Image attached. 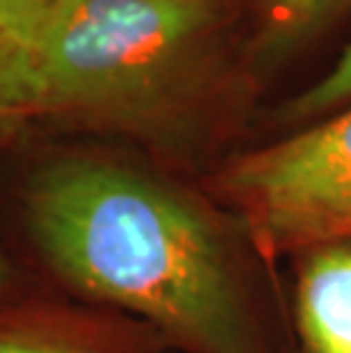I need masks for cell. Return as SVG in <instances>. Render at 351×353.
I'll return each instance as SVG.
<instances>
[{"label":"cell","instance_id":"277c9868","mask_svg":"<svg viewBox=\"0 0 351 353\" xmlns=\"http://www.w3.org/2000/svg\"><path fill=\"white\" fill-rule=\"evenodd\" d=\"M297 326L305 353H351V242L305 253L297 281Z\"/></svg>","mask_w":351,"mask_h":353},{"label":"cell","instance_id":"5b68a950","mask_svg":"<svg viewBox=\"0 0 351 353\" xmlns=\"http://www.w3.org/2000/svg\"><path fill=\"white\" fill-rule=\"evenodd\" d=\"M30 114H39L32 55L0 39V128Z\"/></svg>","mask_w":351,"mask_h":353},{"label":"cell","instance_id":"52a82bcc","mask_svg":"<svg viewBox=\"0 0 351 353\" xmlns=\"http://www.w3.org/2000/svg\"><path fill=\"white\" fill-rule=\"evenodd\" d=\"M351 101V46L342 52L335 66L319 78L310 89L299 94L290 103L288 117L290 119H310L322 117L335 108H342Z\"/></svg>","mask_w":351,"mask_h":353},{"label":"cell","instance_id":"30bf717a","mask_svg":"<svg viewBox=\"0 0 351 353\" xmlns=\"http://www.w3.org/2000/svg\"><path fill=\"white\" fill-rule=\"evenodd\" d=\"M12 281V269H10V262H7V258L3 255V251H0V292H3L7 285H10Z\"/></svg>","mask_w":351,"mask_h":353},{"label":"cell","instance_id":"ba28073f","mask_svg":"<svg viewBox=\"0 0 351 353\" xmlns=\"http://www.w3.org/2000/svg\"><path fill=\"white\" fill-rule=\"evenodd\" d=\"M53 0H0V39L32 55V46Z\"/></svg>","mask_w":351,"mask_h":353},{"label":"cell","instance_id":"7a4b0ae2","mask_svg":"<svg viewBox=\"0 0 351 353\" xmlns=\"http://www.w3.org/2000/svg\"><path fill=\"white\" fill-rule=\"evenodd\" d=\"M217 0H53L32 46L39 112L139 125L203 71Z\"/></svg>","mask_w":351,"mask_h":353},{"label":"cell","instance_id":"8fae6325","mask_svg":"<svg viewBox=\"0 0 351 353\" xmlns=\"http://www.w3.org/2000/svg\"><path fill=\"white\" fill-rule=\"evenodd\" d=\"M270 3H272V5H274V7H279V5H281V3H283V0H270Z\"/></svg>","mask_w":351,"mask_h":353},{"label":"cell","instance_id":"3957f363","mask_svg":"<svg viewBox=\"0 0 351 353\" xmlns=\"http://www.w3.org/2000/svg\"><path fill=\"white\" fill-rule=\"evenodd\" d=\"M221 187L267 251L351 242V108L237 157Z\"/></svg>","mask_w":351,"mask_h":353},{"label":"cell","instance_id":"6da1fadb","mask_svg":"<svg viewBox=\"0 0 351 353\" xmlns=\"http://www.w3.org/2000/svg\"><path fill=\"white\" fill-rule=\"evenodd\" d=\"M28 223L66 283L192 353H253L219 230L183 192L123 164L64 157L32 178Z\"/></svg>","mask_w":351,"mask_h":353},{"label":"cell","instance_id":"8992f818","mask_svg":"<svg viewBox=\"0 0 351 353\" xmlns=\"http://www.w3.org/2000/svg\"><path fill=\"white\" fill-rule=\"evenodd\" d=\"M349 3L351 0H283L279 7H274L265 46L272 50L294 46L297 41L317 32Z\"/></svg>","mask_w":351,"mask_h":353},{"label":"cell","instance_id":"9c48e42d","mask_svg":"<svg viewBox=\"0 0 351 353\" xmlns=\"http://www.w3.org/2000/svg\"><path fill=\"white\" fill-rule=\"evenodd\" d=\"M0 353H92L78 344L21 333H0Z\"/></svg>","mask_w":351,"mask_h":353}]
</instances>
